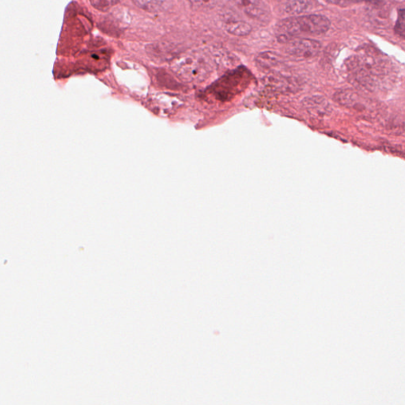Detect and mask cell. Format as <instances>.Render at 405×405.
I'll use <instances>...</instances> for the list:
<instances>
[{
  "mask_svg": "<svg viewBox=\"0 0 405 405\" xmlns=\"http://www.w3.org/2000/svg\"><path fill=\"white\" fill-rule=\"evenodd\" d=\"M329 28V20L323 15L308 14L281 21L277 25V34L279 43L286 44L302 36L323 35Z\"/></svg>",
  "mask_w": 405,
  "mask_h": 405,
  "instance_id": "6da1fadb",
  "label": "cell"
},
{
  "mask_svg": "<svg viewBox=\"0 0 405 405\" xmlns=\"http://www.w3.org/2000/svg\"><path fill=\"white\" fill-rule=\"evenodd\" d=\"M349 69L357 81L363 84L372 83L386 76L388 60L375 50H363L349 60Z\"/></svg>",
  "mask_w": 405,
  "mask_h": 405,
  "instance_id": "7a4b0ae2",
  "label": "cell"
},
{
  "mask_svg": "<svg viewBox=\"0 0 405 405\" xmlns=\"http://www.w3.org/2000/svg\"><path fill=\"white\" fill-rule=\"evenodd\" d=\"M171 67L176 76L188 82L204 81L211 71L205 57L196 54L180 56L173 61Z\"/></svg>",
  "mask_w": 405,
  "mask_h": 405,
  "instance_id": "3957f363",
  "label": "cell"
},
{
  "mask_svg": "<svg viewBox=\"0 0 405 405\" xmlns=\"http://www.w3.org/2000/svg\"><path fill=\"white\" fill-rule=\"evenodd\" d=\"M286 44L287 53L298 59L313 58L319 54L321 48L320 43L312 39H292Z\"/></svg>",
  "mask_w": 405,
  "mask_h": 405,
  "instance_id": "277c9868",
  "label": "cell"
},
{
  "mask_svg": "<svg viewBox=\"0 0 405 405\" xmlns=\"http://www.w3.org/2000/svg\"><path fill=\"white\" fill-rule=\"evenodd\" d=\"M235 1L248 16L258 20L267 19L269 12L264 0H235Z\"/></svg>",
  "mask_w": 405,
  "mask_h": 405,
  "instance_id": "5b68a950",
  "label": "cell"
},
{
  "mask_svg": "<svg viewBox=\"0 0 405 405\" xmlns=\"http://www.w3.org/2000/svg\"><path fill=\"white\" fill-rule=\"evenodd\" d=\"M281 12L288 14H299L308 12L313 6V0H276Z\"/></svg>",
  "mask_w": 405,
  "mask_h": 405,
  "instance_id": "8992f818",
  "label": "cell"
},
{
  "mask_svg": "<svg viewBox=\"0 0 405 405\" xmlns=\"http://www.w3.org/2000/svg\"><path fill=\"white\" fill-rule=\"evenodd\" d=\"M226 30L228 33L233 35L246 36L251 34L252 28L248 23L238 21V22H231L227 24Z\"/></svg>",
  "mask_w": 405,
  "mask_h": 405,
  "instance_id": "52a82bcc",
  "label": "cell"
},
{
  "mask_svg": "<svg viewBox=\"0 0 405 405\" xmlns=\"http://www.w3.org/2000/svg\"><path fill=\"white\" fill-rule=\"evenodd\" d=\"M139 8L150 12H157L162 9L165 0H132Z\"/></svg>",
  "mask_w": 405,
  "mask_h": 405,
  "instance_id": "ba28073f",
  "label": "cell"
},
{
  "mask_svg": "<svg viewBox=\"0 0 405 405\" xmlns=\"http://www.w3.org/2000/svg\"><path fill=\"white\" fill-rule=\"evenodd\" d=\"M121 0H90L92 6L101 12H107Z\"/></svg>",
  "mask_w": 405,
  "mask_h": 405,
  "instance_id": "9c48e42d",
  "label": "cell"
},
{
  "mask_svg": "<svg viewBox=\"0 0 405 405\" xmlns=\"http://www.w3.org/2000/svg\"><path fill=\"white\" fill-rule=\"evenodd\" d=\"M395 32L401 36L402 38H404V10L401 9L399 10L398 19L395 27Z\"/></svg>",
  "mask_w": 405,
  "mask_h": 405,
  "instance_id": "30bf717a",
  "label": "cell"
},
{
  "mask_svg": "<svg viewBox=\"0 0 405 405\" xmlns=\"http://www.w3.org/2000/svg\"><path fill=\"white\" fill-rule=\"evenodd\" d=\"M193 6L198 8H209L213 6L220 0H189Z\"/></svg>",
  "mask_w": 405,
  "mask_h": 405,
  "instance_id": "8fae6325",
  "label": "cell"
},
{
  "mask_svg": "<svg viewBox=\"0 0 405 405\" xmlns=\"http://www.w3.org/2000/svg\"><path fill=\"white\" fill-rule=\"evenodd\" d=\"M327 3L338 5L340 7L349 6V5L356 3L360 0H325Z\"/></svg>",
  "mask_w": 405,
  "mask_h": 405,
  "instance_id": "7c38bea8",
  "label": "cell"
}]
</instances>
